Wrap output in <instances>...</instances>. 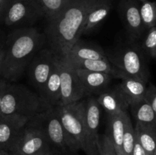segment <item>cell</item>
<instances>
[{
	"mask_svg": "<svg viewBox=\"0 0 156 155\" xmlns=\"http://www.w3.org/2000/svg\"><path fill=\"white\" fill-rule=\"evenodd\" d=\"M95 0H70L60 13L48 21L44 35L55 54L62 59L82 36L85 18Z\"/></svg>",
	"mask_w": 156,
	"mask_h": 155,
	"instance_id": "obj_1",
	"label": "cell"
},
{
	"mask_svg": "<svg viewBox=\"0 0 156 155\" xmlns=\"http://www.w3.org/2000/svg\"><path fill=\"white\" fill-rule=\"evenodd\" d=\"M46 42L44 33L34 27H22L9 33L3 45L1 78L8 82L19 80L34 55Z\"/></svg>",
	"mask_w": 156,
	"mask_h": 155,
	"instance_id": "obj_2",
	"label": "cell"
},
{
	"mask_svg": "<svg viewBox=\"0 0 156 155\" xmlns=\"http://www.w3.org/2000/svg\"><path fill=\"white\" fill-rule=\"evenodd\" d=\"M51 106L38 93L26 86L8 82L2 99V115H18L31 119Z\"/></svg>",
	"mask_w": 156,
	"mask_h": 155,
	"instance_id": "obj_3",
	"label": "cell"
},
{
	"mask_svg": "<svg viewBox=\"0 0 156 155\" xmlns=\"http://www.w3.org/2000/svg\"><path fill=\"white\" fill-rule=\"evenodd\" d=\"M106 55L109 62L119 72L148 84L150 72L147 56L141 50L138 42L128 40L116 46Z\"/></svg>",
	"mask_w": 156,
	"mask_h": 155,
	"instance_id": "obj_4",
	"label": "cell"
},
{
	"mask_svg": "<svg viewBox=\"0 0 156 155\" xmlns=\"http://www.w3.org/2000/svg\"><path fill=\"white\" fill-rule=\"evenodd\" d=\"M53 107L62 126L79 150H83L86 155H99L98 152L91 147L87 138L84 122L83 100L73 104H59Z\"/></svg>",
	"mask_w": 156,
	"mask_h": 155,
	"instance_id": "obj_5",
	"label": "cell"
},
{
	"mask_svg": "<svg viewBox=\"0 0 156 155\" xmlns=\"http://www.w3.org/2000/svg\"><path fill=\"white\" fill-rule=\"evenodd\" d=\"M53 147L49 141L39 115L30 119L12 151V155H38Z\"/></svg>",
	"mask_w": 156,
	"mask_h": 155,
	"instance_id": "obj_6",
	"label": "cell"
},
{
	"mask_svg": "<svg viewBox=\"0 0 156 155\" xmlns=\"http://www.w3.org/2000/svg\"><path fill=\"white\" fill-rule=\"evenodd\" d=\"M39 118L53 148L65 155H77L79 147L62 126L53 106L40 114Z\"/></svg>",
	"mask_w": 156,
	"mask_h": 155,
	"instance_id": "obj_7",
	"label": "cell"
},
{
	"mask_svg": "<svg viewBox=\"0 0 156 155\" xmlns=\"http://www.w3.org/2000/svg\"><path fill=\"white\" fill-rule=\"evenodd\" d=\"M57 59L58 56L51 49L42 48L34 55L27 66L29 81L40 95Z\"/></svg>",
	"mask_w": 156,
	"mask_h": 155,
	"instance_id": "obj_8",
	"label": "cell"
},
{
	"mask_svg": "<svg viewBox=\"0 0 156 155\" xmlns=\"http://www.w3.org/2000/svg\"><path fill=\"white\" fill-rule=\"evenodd\" d=\"M43 18L37 0H10L2 18L9 27L32 24Z\"/></svg>",
	"mask_w": 156,
	"mask_h": 155,
	"instance_id": "obj_9",
	"label": "cell"
},
{
	"mask_svg": "<svg viewBox=\"0 0 156 155\" xmlns=\"http://www.w3.org/2000/svg\"><path fill=\"white\" fill-rule=\"evenodd\" d=\"M61 86V103L62 105L76 103L86 96L76 71L59 58Z\"/></svg>",
	"mask_w": 156,
	"mask_h": 155,
	"instance_id": "obj_10",
	"label": "cell"
},
{
	"mask_svg": "<svg viewBox=\"0 0 156 155\" xmlns=\"http://www.w3.org/2000/svg\"><path fill=\"white\" fill-rule=\"evenodd\" d=\"M140 2L137 0H120L117 6L119 15L130 41L138 42L146 31L140 13Z\"/></svg>",
	"mask_w": 156,
	"mask_h": 155,
	"instance_id": "obj_11",
	"label": "cell"
},
{
	"mask_svg": "<svg viewBox=\"0 0 156 155\" xmlns=\"http://www.w3.org/2000/svg\"><path fill=\"white\" fill-rule=\"evenodd\" d=\"M29 119L18 115H6L0 119V151L12 153Z\"/></svg>",
	"mask_w": 156,
	"mask_h": 155,
	"instance_id": "obj_12",
	"label": "cell"
},
{
	"mask_svg": "<svg viewBox=\"0 0 156 155\" xmlns=\"http://www.w3.org/2000/svg\"><path fill=\"white\" fill-rule=\"evenodd\" d=\"M83 101L84 122L87 138L91 147L98 152V139L102 109L98 102L97 98L93 96H88V98Z\"/></svg>",
	"mask_w": 156,
	"mask_h": 155,
	"instance_id": "obj_13",
	"label": "cell"
},
{
	"mask_svg": "<svg viewBox=\"0 0 156 155\" xmlns=\"http://www.w3.org/2000/svg\"><path fill=\"white\" fill-rule=\"evenodd\" d=\"M80 79L86 96L98 95L106 91L109 87L112 75L99 71L75 69Z\"/></svg>",
	"mask_w": 156,
	"mask_h": 155,
	"instance_id": "obj_14",
	"label": "cell"
},
{
	"mask_svg": "<svg viewBox=\"0 0 156 155\" xmlns=\"http://www.w3.org/2000/svg\"><path fill=\"white\" fill-rule=\"evenodd\" d=\"M108 59V57L101 47L79 39L72 46L62 59L66 62H73L87 59Z\"/></svg>",
	"mask_w": 156,
	"mask_h": 155,
	"instance_id": "obj_15",
	"label": "cell"
},
{
	"mask_svg": "<svg viewBox=\"0 0 156 155\" xmlns=\"http://www.w3.org/2000/svg\"><path fill=\"white\" fill-rule=\"evenodd\" d=\"M112 4L113 0H95L85 18L82 35L92 33L104 22L111 12Z\"/></svg>",
	"mask_w": 156,
	"mask_h": 155,
	"instance_id": "obj_16",
	"label": "cell"
},
{
	"mask_svg": "<svg viewBox=\"0 0 156 155\" xmlns=\"http://www.w3.org/2000/svg\"><path fill=\"white\" fill-rule=\"evenodd\" d=\"M115 78L121 79V82L117 85V88L126 99L129 106L131 103L143 99L147 83L136 78L122 74L117 70Z\"/></svg>",
	"mask_w": 156,
	"mask_h": 155,
	"instance_id": "obj_17",
	"label": "cell"
},
{
	"mask_svg": "<svg viewBox=\"0 0 156 155\" xmlns=\"http://www.w3.org/2000/svg\"><path fill=\"white\" fill-rule=\"evenodd\" d=\"M108 116L106 136L109 138L115 148L117 154L122 155V141L126 129V122L129 117L127 112H120Z\"/></svg>",
	"mask_w": 156,
	"mask_h": 155,
	"instance_id": "obj_18",
	"label": "cell"
},
{
	"mask_svg": "<svg viewBox=\"0 0 156 155\" xmlns=\"http://www.w3.org/2000/svg\"><path fill=\"white\" fill-rule=\"evenodd\" d=\"M97 100L101 109L107 113V115H112L120 112H127L129 104L123 94L117 86L112 89H108L100 94Z\"/></svg>",
	"mask_w": 156,
	"mask_h": 155,
	"instance_id": "obj_19",
	"label": "cell"
},
{
	"mask_svg": "<svg viewBox=\"0 0 156 155\" xmlns=\"http://www.w3.org/2000/svg\"><path fill=\"white\" fill-rule=\"evenodd\" d=\"M41 96L50 106H56L61 103V86L59 75V57L55 63Z\"/></svg>",
	"mask_w": 156,
	"mask_h": 155,
	"instance_id": "obj_20",
	"label": "cell"
},
{
	"mask_svg": "<svg viewBox=\"0 0 156 155\" xmlns=\"http://www.w3.org/2000/svg\"><path fill=\"white\" fill-rule=\"evenodd\" d=\"M129 108L136 123H140L149 127H156V112L152 109L150 105L145 101L144 99L131 103Z\"/></svg>",
	"mask_w": 156,
	"mask_h": 155,
	"instance_id": "obj_21",
	"label": "cell"
},
{
	"mask_svg": "<svg viewBox=\"0 0 156 155\" xmlns=\"http://www.w3.org/2000/svg\"><path fill=\"white\" fill-rule=\"evenodd\" d=\"M74 69L88 70L91 71H99L109 74L115 78L117 69L109 62L108 59H87L73 62H66Z\"/></svg>",
	"mask_w": 156,
	"mask_h": 155,
	"instance_id": "obj_22",
	"label": "cell"
},
{
	"mask_svg": "<svg viewBox=\"0 0 156 155\" xmlns=\"http://www.w3.org/2000/svg\"><path fill=\"white\" fill-rule=\"evenodd\" d=\"M136 138L149 155H156V127H149L140 123L134 126Z\"/></svg>",
	"mask_w": 156,
	"mask_h": 155,
	"instance_id": "obj_23",
	"label": "cell"
},
{
	"mask_svg": "<svg viewBox=\"0 0 156 155\" xmlns=\"http://www.w3.org/2000/svg\"><path fill=\"white\" fill-rule=\"evenodd\" d=\"M42 12L43 18L47 22L56 18L70 0H37Z\"/></svg>",
	"mask_w": 156,
	"mask_h": 155,
	"instance_id": "obj_24",
	"label": "cell"
},
{
	"mask_svg": "<svg viewBox=\"0 0 156 155\" xmlns=\"http://www.w3.org/2000/svg\"><path fill=\"white\" fill-rule=\"evenodd\" d=\"M138 43L148 58L154 59L156 56V27L146 29Z\"/></svg>",
	"mask_w": 156,
	"mask_h": 155,
	"instance_id": "obj_25",
	"label": "cell"
},
{
	"mask_svg": "<svg viewBox=\"0 0 156 155\" xmlns=\"http://www.w3.org/2000/svg\"><path fill=\"white\" fill-rule=\"evenodd\" d=\"M140 13L142 22L146 30L155 26L156 4L155 2L146 0L140 2Z\"/></svg>",
	"mask_w": 156,
	"mask_h": 155,
	"instance_id": "obj_26",
	"label": "cell"
},
{
	"mask_svg": "<svg viewBox=\"0 0 156 155\" xmlns=\"http://www.w3.org/2000/svg\"><path fill=\"white\" fill-rule=\"evenodd\" d=\"M136 140L135 130L130 118L126 122L122 141V155H131Z\"/></svg>",
	"mask_w": 156,
	"mask_h": 155,
	"instance_id": "obj_27",
	"label": "cell"
},
{
	"mask_svg": "<svg viewBox=\"0 0 156 155\" xmlns=\"http://www.w3.org/2000/svg\"><path fill=\"white\" fill-rule=\"evenodd\" d=\"M98 150L99 155H118L112 143L105 134L98 135Z\"/></svg>",
	"mask_w": 156,
	"mask_h": 155,
	"instance_id": "obj_28",
	"label": "cell"
},
{
	"mask_svg": "<svg viewBox=\"0 0 156 155\" xmlns=\"http://www.w3.org/2000/svg\"><path fill=\"white\" fill-rule=\"evenodd\" d=\"M143 99L156 112V88L153 84L150 83L146 87Z\"/></svg>",
	"mask_w": 156,
	"mask_h": 155,
	"instance_id": "obj_29",
	"label": "cell"
},
{
	"mask_svg": "<svg viewBox=\"0 0 156 155\" xmlns=\"http://www.w3.org/2000/svg\"><path fill=\"white\" fill-rule=\"evenodd\" d=\"M131 155H149L147 152L145 150V149L143 148L141 146V144L138 142V141L136 138L135 142H134L133 148L132 153Z\"/></svg>",
	"mask_w": 156,
	"mask_h": 155,
	"instance_id": "obj_30",
	"label": "cell"
},
{
	"mask_svg": "<svg viewBox=\"0 0 156 155\" xmlns=\"http://www.w3.org/2000/svg\"><path fill=\"white\" fill-rule=\"evenodd\" d=\"M8 81H5V79L1 78L0 79V119L2 118V110H1V106H2V99L3 94H4L5 89V87L7 85Z\"/></svg>",
	"mask_w": 156,
	"mask_h": 155,
	"instance_id": "obj_31",
	"label": "cell"
},
{
	"mask_svg": "<svg viewBox=\"0 0 156 155\" xmlns=\"http://www.w3.org/2000/svg\"><path fill=\"white\" fill-rule=\"evenodd\" d=\"M10 0H0V18H2Z\"/></svg>",
	"mask_w": 156,
	"mask_h": 155,
	"instance_id": "obj_32",
	"label": "cell"
},
{
	"mask_svg": "<svg viewBox=\"0 0 156 155\" xmlns=\"http://www.w3.org/2000/svg\"><path fill=\"white\" fill-rule=\"evenodd\" d=\"M38 155H65L64 153H62V152L59 151L56 149L53 148V147H50L48 150H45L43 153H40Z\"/></svg>",
	"mask_w": 156,
	"mask_h": 155,
	"instance_id": "obj_33",
	"label": "cell"
},
{
	"mask_svg": "<svg viewBox=\"0 0 156 155\" xmlns=\"http://www.w3.org/2000/svg\"><path fill=\"white\" fill-rule=\"evenodd\" d=\"M3 58H4V49H3V46H2V47H0V79H1Z\"/></svg>",
	"mask_w": 156,
	"mask_h": 155,
	"instance_id": "obj_34",
	"label": "cell"
},
{
	"mask_svg": "<svg viewBox=\"0 0 156 155\" xmlns=\"http://www.w3.org/2000/svg\"><path fill=\"white\" fill-rule=\"evenodd\" d=\"M2 18H0V23H2ZM2 46H3V45H0V47H2Z\"/></svg>",
	"mask_w": 156,
	"mask_h": 155,
	"instance_id": "obj_35",
	"label": "cell"
},
{
	"mask_svg": "<svg viewBox=\"0 0 156 155\" xmlns=\"http://www.w3.org/2000/svg\"><path fill=\"white\" fill-rule=\"evenodd\" d=\"M137 1H139V2H142L146 1V0H137Z\"/></svg>",
	"mask_w": 156,
	"mask_h": 155,
	"instance_id": "obj_36",
	"label": "cell"
},
{
	"mask_svg": "<svg viewBox=\"0 0 156 155\" xmlns=\"http://www.w3.org/2000/svg\"><path fill=\"white\" fill-rule=\"evenodd\" d=\"M77 155H78V154H77Z\"/></svg>",
	"mask_w": 156,
	"mask_h": 155,
	"instance_id": "obj_37",
	"label": "cell"
}]
</instances>
